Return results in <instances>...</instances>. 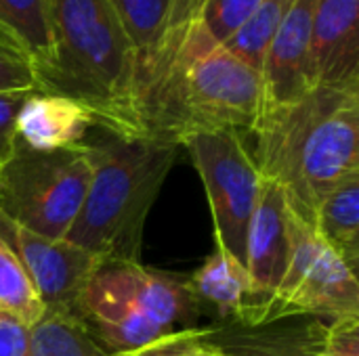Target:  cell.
Wrapping results in <instances>:
<instances>
[{"label": "cell", "instance_id": "3", "mask_svg": "<svg viewBox=\"0 0 359 356\" xmlns=\"http://www.w3.org/2000/svg\"><path fill=\"white\" fill-rule=\"evenodd\" d=\"M86 143L93 176L65 239L103 260H141L149 210L181 147L149 134L122 136L107 130Z\"/></svg>", "mask_w": 359, "mask_h": 356}, {"label": "cell", "instance_id": "20", "mask_svg": "<svg viewBox=\"0 0 359 356\" xmlns=\"http://www.w3.org/2000/svg\"><path fill=\"white\" fill-rule=\"evenodd\" d=\"M294 0H263L248 21L223 44L231 55L261 71L267 48Z\"/></svg>", "mask_w": 359, "mask_h": 356}, {"label": "cell", "instance_id": "8", "mask_svg": "<svg viewBox=\"0 0 359 356\" xmlns=\"http://www.w3.org/2000/svg\"><path fill=\"white\" fill-rule=\"evenodd\" d=\"M202 178L212 212L215 243L244 264L246 231L263 174L238 130H198L179 141Z\"/></svg>", "mask_w": 359, "mask_h": 356}, {"label": "cell", "instance_id": "12", "mask_svg": "<svg viewBox=\"0 0 359 356\" xmlns=\"http://www.w3.org/2000/svg\"><path fill=\"white\" fill-rule=\"evenodd\" d=\"M311 76L313 88H359V0L316 2Z\"/></svg>", "mask_w": 359, "mask_h": 356}, {"label": "cell", "instance_id": "1", "mask_svg": "<svg viewBox=\"0 0 359 356\" xmlns=\"http://www.w3.org/2000/svg\"><path fill=\"white\" fill-rule=\"evenodd\" d=\"M50 57L36 67L40 92L82 105L97 128L143 136L139 61L109 0H48Z\"/></svg>", "mask_w": 359, "mask_h": 356}, {"label": "cell", "instance_id": "11", "mask_svg": "<svg viewBox=\"0 0 359 356\" xmlns=\"http://www.w3.org/2000/svg\"><path fill=\"white\" fill-rule=\"evenodd\" d=\"M318 0H294L278 27L263 67V107L292 103L313 88L311 76V23Z\"/></svg>", "mask_w": 359, "mask_h": 356}, {"label": "cell", "instance_id": "4", "mask_svg": "<svg viewBox=\"0 0 359 356\" xmlns=\"http://www.w3.org/2000/svg\"><path fill=\"white\" fill-rule=\"evenodd\" d=\"M72 317L109 355L202 327L187 277L149 269L141 260H101Z\"/></svg>", "mask_w": 359, "mask_h": 356}, {"label": "cell", "instance_id": "7", "mask_svg": "<svg viewBox=\"0 0 359 356\" xmlns=\"http://www.w3.org/2000/svg\"><path fill=\"white\" fill-rule=\"evenodd\" d=\"M290 254L284 277L250 327L316 317H359L358 273L288 206Z\"/></svg>", "mask_w": 359, "mask_h": 356}, {"label": "cell", "instance_id": "14", "mask_svg": "<svg viewBox=\"0 0 359 356\" xmlns=\"http://www.w3.org/2000/svg\"><path fill=\"white\" fill-rule=\"evenodd\" d=\"M90 128H97V122L82 105L40 90L27 94L15 120L17 141L36 151L80 145L86 141Z\"/></svg>", "mask_w": 359, "mask_h": 356}, {"label": "cell", "instance_id": "15", "mask_svg": "<svg viewBox=\"0 0 359 356\" xmlns=\"http://www.w3.org/2000/svg\"><path fill=\"white\" fill-rule=\"evenodd\" d=\"M187 290L202 313L204 308L215 313L217 325H233L250 298V279L236 256L215 248L202 266L187 277Z\"/></svg>", "mask_w": 359, "mask_h": 356}, {"label": "cell", "instance_id": "2", "mask_svg": "<svg viewBox=\"0 0 359 356\" xmlns=\"http://www.w3.org/2000/svg\"><path fill=\"white\" fill-rule=\"evenodd\" d=\"M252 157L307 225L322 197L359 170V88L316 86L305 97L263 107Z\"/></svg>", "mask_w": 359, "mask_h": 356}, {"label": "cell", "instance_id": "13", "mask_svg": "<svg viewBox=\"0 0 359 356\" xmlns=\"http://www.w3.org/2000/svg\"><path fill=\"white\" fill-rule=\"evenodd\" d=\"M278 321L261 327L210 325V340L225 356H326L324 321L303 317Z\"/></svg>", "mask_w": 359, "mask_h": 356}, {"label": "cell", "instance_id": "17", "mask_svg": "<svg viewBox=\"0 0 359 356\" xmlns=\"http://www.w3.org/2000/svg\"><path fill=\"white\" fill-rule=\"evenodd\" d=\"M263 0H204L194 23L185 31L177 50L172 52L166 67L158 73V78L149 84V88L166 73V69L175 63H183L196 59L212 48L223 46L257 10ZM147 88V92H149ZM145 92V94H147ZM143 94V99H145ZM143 103V101H141Z\"/></svg>", "mask_w": 359, "mask_h": 356}, {"label": "cell", "instance_id": "19", "mask_svg": "<svg viewBox=\"0 0 359 356\" xmlns=\"http://www.w3.org/2000/svg\"><path fill=\"white\" fill-rule=\"evenodd\" d=\"M27 356H114L101 348L82 323L65 313L44 311L27 327Z\"/></svg>", "mask_w": 359, "mask_h": 356}, {"label": "cell", "instance_id": "21", "mask_svg": "<svg viewBox=\"0 0 359 356\" xmlns=\"http://www.w3.org/2000/svg\"><path fill=\"white\" fill-rule=\"evenodd\" d=\"M0 313L25 323L27 327L36 323L44 306L23 271L15 252L0 237Z\"/></svg>", "mask_w": 359, "mask_h": 356}, {"label": "cell", "instance_id": "25", "mask_svg": "<svg viewBox=\"0 0 359 356\" xmlns=\"http://www.w3.org/2000/svg\"><path fill=\"white\" fill-rule=\"evenodd\" d=\"M29 92H0V170L15 149V120Z\"/></svg>", "mask_w": 359, "mask_h": 356}, {"label": "cell", "instance_id": "27", "mask_svg": "<svg viewBox=\"0 0 359 356\" xmlns=\"http://www.w3.org/2000/svg\"><path fill=\"white\" fill-rule=\"evenodd\" d=\"M0 356H27V325L0 313Z\"/></svg>", "mask_w": 359, "mask_h": 356}, {"label": "cell", "instance_id": "22", "mask_svg": "<svg viewBox=\"0 0 359 356\" xmlns=\"http://www.w3.org/2000/svg\"><path fill=\"white\" fill-rule=\"evenodd\" d=\"M0 23L8 25L25 42L36 67L50 57L48 0H0Z\"/></svg>", "mask_w": 359, "mask_h": 356}, {"label": "cell", "instance_id": "18", "mask_svg": "<svg viewBox=\"0 0 359 356\" xmlns=\"http://www.w3.org/2000/svg\"><path fill=\"white\" fill-rule=\"evenodd\" d=\"M139 61V111L143 88L164 50L172 0H109Z\"/></svg>", "mask_w": 359, "mask_h": 356}, {"label": "cell", "instance_id": "23", "mask_svg": "<svg viewBox=\"0 0 359 356\" xmlns=\"http://www.w3.org/2000/svg\"><path fill=\"white\" fill-rule=\"evenodd\" d=\"M38 90L36 63L25 42L0 23V92Z\"/></svg>", "mask_w": 359, "mask_h": 356}, {"label": "cell", "instance_id": "5", "mask_svg": "<svg viewBox=\"0 0 359 356\" xmlns=\"http://www.w3.org/2000/svg\"><path fill=\"white\" fill-rule=\"evenodd\" d=\"M265 103L261 71L225 46L175 63L141 105L145 134L179 141L198 130H252Z\"/></svg>", "mask_w": 359, "mask_h": 356}, {"label": "cell", "instance_id": "28", "mask_svg": "<svg viewBox=\"0 0 359 356\" xmlns=\"http://www.w3.org/2000/svg\"><path fill=\"white\" fill-rule=\"evenodd\" d=\"M179 356H225L223 350L210 340V325L202 327L200 334L183 348V353Z\"/></svg>", "mask_w": 359, "mask_h": 356}, {"label": "cell", "instance_id": "9", "mask_svg": "<svg viewBox=\"0 0 359 356\" xmlns=\"http://www.w3.org/2000/svg\"><path fill=\"white\" fill-rule=\"evenodd\" d=\"M0 237L19 258L44 311L74 315V308L103 258L69 239L32 233L0 214Z\"/></svg>", "mask_w": 359, "mask_h": 356}, {"label": "cell", "instance_id": "26", "mask_svg": "<svg viewBox=\"0 0 359 356\" xmlns=\"http://www.w3.org/2000/svg\"><path fill=\"white\" fill-rule=\"evenodd\" d=\"M202 327H196V329H185V332H177V334H168V336H162L154 342H147L139 348H133V350H126V353H120V355L114 356H179L183 353V348L200 334Z\"/></svg>", "mask_w": 359, "mask_h": 356}, {"label": "cell", "instance_id": "16", "mask_svg": "<svg viewBox=\"0 0 359 356\" xmlns=\"http://www.w3.org/2000/svg\"><path fill=\"white\" fill-rule=\"evenodd\" d=\"M311 229L355 273L359 269V170L337 183L318 204Z\"/></svg>", "mask_w": 359, "mask_h": 356}, {"label": "cell", "instance_id": "6", "mask_svg": "<svg viewBox=\"0 0 359 356\" xmlns=\"http://www.w3.org/2000/svg\"><path fill=\"white\" fill-rule=\"evenodd\" d=\"M90 176L93 153L86 141L55 151H36L17 141L0 170V214L42 237L65 239Z\"/></svg>", "mask_w": 359, "mask_h": 356}, {"label": "cell", "instance_id": "10", "mask_svg": "<svg viewBox=\"0 0 359 356\" xmlns=\"http://www.w3.org/2000/svg\"><path fill=\"white\" fill-rule=\"evenodd\" d=\"M290 254L288 199L282 187L263 178L261 193L246 231L244 266L250 279V298L233 325L250 327L278 290ZM227 325V323H225Z\"/></svg>", "mask_w": 359, "mask_h": 356}, {"label": "cell", "instance_id": "24", "mask_svg": "<svg viewBox=\"0 0 359 356\" xmlns=\"http://www.w3.org/2000/svg\"><path fill=\"white\" fill-rule=\"evenodd\" d=\"M202 2H204V0H172V10H170V23H168V34H166L164 50H162V55H160V59H158V63H156V67H154V71H151L147 84H145V88H143V94L147 92L149 84L158 78V73H160V71L166 67V63L170 61V57H172V52L177 50L179 42L183 40L185 31H187L189 25L194 23V19H196L198 10H200V6H202ZM143 94H141V101H143Z\"/></svg>", "mask_w": 359, "mask_h": 356}]
</instances>
